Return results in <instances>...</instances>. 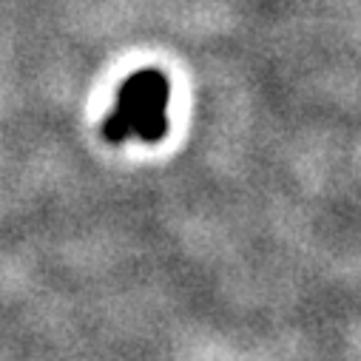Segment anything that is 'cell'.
<instances>
[{"mask_svg": "<svg viewBox=\"0 0 361 361\" xmlns=\"http://www.w3.org/2000/svg\"><path fill=\"white\" fill-rule=\"evenodd\" d=\"M165 109H168L165 74L154 68H142L123 82L117 94V109L103 123V137L109 142H123L128 137L159 142L168 131Z\"/></svg>", "mask_w": 361, "mask_h": 361, "instance_id": "cell-1", "label": "cell"}]
</instances>
